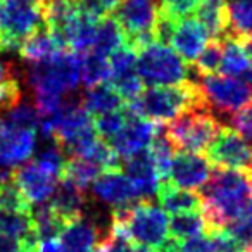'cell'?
Returning <instances> with one entry per match:
<instances>
[{
    "label": "cell",
    "instance_id": "16",
    "mask_svg": "<svg viewBox=\"0 0 252 252\" xmlns=\"http://www.w3.org/2000/svg\"><path fill=\"white\" fill-rule=\"evenodd\" d=\"M61 244L69 252H90L102 244H107L112 238L111 233H105L88 216H80L64 224L59 233Z\"/></svg>",
    "mask_w": 252,
    "mask_h": 252
},
{
    "label": "cell",
    "instance_id": "21",
    "mask_svg": "<svg viewBox=\"0 0 252 252\" xmlns=\"http://www.w3.org/2000/svg\"><path fill=\"white\" fill-rule=\"evenodd\" d=\"M57 50H63V49L57 43L54 33L50 32L47 25H42L38 30H35L32 35L23 40L18 52L26 64H33L47 59V57H50Z\"/></svg>",
    "mask_w": 252,
    "mask_h": 252
},
{
    "label": "cell",
    "instance_id": "38",
    "mask_svg": "<svg viewBox=\"0 0 252 252\" xmlns=\"http://www.w3.org/2000/svg\"><path fill=\"white\" fill-rule=\"evenodd\" d=\"M0 209L4 211H18V213H30L32 206L26 202V199L21 195L16 183L11 180L0 187Z\"/></svg>",
    "mask_w": 252,
    "mask_h": 252
},
{
    "label": "cell",
    "instance_id": "22",
    "mask_svg": "<svg viewBox=\"0 0 252 252\" xmlns=\"http://www.w3.org/2000/svg\"><path fill=\"white\" fill-rule=\"evenodd\" d=\"M197 21L206 28L207 35L223 40L228 35V2L226 0H200L195 9Z\"/></svg>",
    "mask_w": 252,
    "mask_h": 252
},
{
    "label": "cell",
    "instance_id": "49",
    "mask_svg": "<svg viewBox=\"0 0 252 252\" xmlns=\"http://www.w3.org/2000/svg\"><path fill=\"white\" fill-rule=\"evenodd\" d=\"M23 2H26V4H33V5H42V2L43 0H23Z\"/></svg>",
    "mask_w": 252,
    "mask_h": 252
},
{
    "label": "cell",
    "instance_id": "31",
    "mask_svg": "<svg viewBox=\"0 0 252 252\" xmlns=\"http://www.w3.org/2000/svg\"><path fill=\"white\" fill-rule=\"evenodd\" d=\"M252 33V0H231L228 4V35L231 38ZM224 36V38H226Z\"/></svg>",
    "mask_w": 252,
    "mask_h": 252
},
{
    "label": "cell",
    "instance_id": "45",
    "mask_svg": "<svg viewBox=\"0 0 252 252\" xmlns=\"http://www.w3.org/2000/svg\"><path fill=\"white\" fill-rule=\"evenodd\" d=\"M19 249H21L19 240L5 233H0V252H18Z\"/></svg>",
    "mask_w": 252,
    "mask_h": 252
},
{
    "label": "cell",
    "instance_id": "18",
    "mask_svg": "<svg viewBox=\"0 0 252 252\" xmlns=\"http://www.w3.org/2000/svg\"><path fill=\"white\" fill-rule=\"evenodd\" d=\"M88 192L81 190L76 183H73L69 178H59L57 187L50 197V207L52 211L64 221L76 220L83 216L85 209L88 206Z\"/></svg>",
    "mask_w": 252,
    "mask_h": 252
},
{
    "label": "cell",
    "instance_id": "36",
    "mask_svg": "<svg viewBox=\"0 0 252 252\" xmlns=\"http://www.w3.org/2000/svg\"><path fill=\"white\" fill-rule=\"evenodd\" d=\"M126 119H128V111H126V105L119 111L114 112H105L100 116H94V126L95 131L100 138L104 140H111L123 126H125Z\"/></svg>",
    "mask_w": 252,
    "mask_h": 252
},
{
    "label": "cell",
    "instance_id": "46",
    "mask_svg": "<svg viewBox=\"0 0 252 252\" xmlns=\"http://www.w3.org/2000/svg\"><path fill=\"white\" fill-rule=\"evenodd\" d=\"M235 40L240 43V47L244 49V52L247 54V57L251 59V63H252V33H251V35L240 36V38H235Z\"/></svg>",
    "mask_w": 252,
    "mask_h": 252
},
{
    "label": "cell",
    "instance_id": "30",
    "mask_svg": "<svg viewBox=\"0 0 252 252\" xmlns=\"http://www.w3.org/2000/svg\"><path fill=\"white\" fill-rule=\"evenodd\" d=\"M78 9H80L78 0H43L40 5L43 23L52 32H61L63 26L76 14Z\"/></svg>",
    "mask_w": 252,
    "mask_h": 252
},
{
    "label": "cell",
    "instance_id": "17",
    "mask_svg": "<svg viewBox=\"0 0 252 252\" xmlns=\"http://www.w3.org/2000/svg\"><path fill=\"white\" fill-rule=\"evenodd\" d=\"M121 168H125V175L133 183L135 190H137L138 197L142 200L152 199L158 193L161 180H159L158 171H156L154 161H152L149 149L140 151L131 156V158L125 159Z\"/></svg>",
    "mask_w": 252,
    "mask_h": 252
},
{
    "label": "cell",
    "instance_id": "12",
    "mask_svg": "<svg viewBox=\"0 0 252 252\" xmlns=\"http://www.w3.org/2000/svg\"><path fill=\"white\" fill-rule=\"evenodd\" d=\"M159 125L161 123L138 118V116H133L128 111V119H126L125 126L109 140V144L116 151V154L119 156V159L125 161L137 152L145 151L151 145Z\"/></svg>",
    "mask_w": 252,
    "mask_h": 252
},
{
    "label": "cell",
    "instance_id": "3",
    "mask_svg": "<svg viewBox=\"0 0 252 252\" xmlns=\"http://www.w3.org/2000/svg\"><path fill=\"white\" fill-rule=\"evenodd\" d=\"M112 230L125 235L131 244L149 249H159L169 233L168 213L152 202V199H144L126 207H118L111 211Z\"/></svg>",
    "mask_w": 252,
    "mask_h": 252
},
{
    "label": "cell",
    "instance_id": "28",
    "mask_svg": "<svg viewBox=\"0 0 252 252\" xmlns=\"http://www.w3.org/2000/svg\"><path fill=\"white\" fill-rule=\"evenodd\" d=\"M81 83L87 88L104 85L109 80V59L95 50L81 54Z\"/></svg>",
    "mask_w": 252,
    "mask_h": 252
},
{
    "label": "cell",
    "instance_id": "27",
    "mask_svg": "<svg viewBox=\"0 0 252 252\" xmlns=\"http://www.w3.org/2000/svg\"><path fill=\"white\" fill-rule=\"evenodd\" d=\"M149 152L152 156V161H154L156 171L161 182H166L169 178V169H171V162L175 158V145L171 144V140L166 135L164 128L159 125L158 131H156L154 138H152L151 145H149Z\"/></svg>",
    "mask_w": 252,
    "mask_h": 252
},
{
    "label": "cell",
    "instance_id": "34",
    "mask_svg": "<svg viewBox=\"0 0 252 252\" xmlns=\"http://www.w3.org/2000/svg\"><path fill=\"white\" fill-rule=\"evenodd\" d=\"M35 162L43 171L49 173V175L56 176V178H61L64 173V166H66V162H67V156H66V152H64L63 145L57 140H54V138H50L42 147L40 154L36 156Z\"/></svg>",
    "mask_w": 252,
    "mask_h": 252
},
{
    "label": "cell",
    "instance_id": "29",
    "mask_svg": "<svg viewBox=\"0 0 252 252\" xmlns=\"http://www.w3.org/2000/svg\"><path fill=\"white\" fill-rule=\"evenodd\" d=\"M169 233L175 240H187L200 235H209V228L202 213H180L173 214L169 221Z\"/></svg>",
    "mask_w": 252,
    "mask_h": 252
},
{
    "label": "cell",
    "instance_id": "32",
    "mask_svg": "<svg viewBox=\"0 0 252 252\" xmlns=\"http://www.w3.org/2000/svg\"><path fill=\"white\" fill-rule=\"evenodd\" d=\"M102 168L95 162H92L90 159L85 158H67V162L64 166V178H69L73 183H76L81 190L88 192L94 183V180L100 175ZM61 176V178H63Z\"/></svg>",
    "mask_w": 252,
    "mask_h": 252
},
{
    "label": "cell",
    "instance_id": "4",
    "mask_svg": "<svg viewBox=\"0 0 252 252\" xmlns=\"http://www.w3.org/2000/svg\"><path fill=\"white\" fill-rule=\"evenodd\" d=\"M80 74L81 54L69 49L57 50L47 59L26 67V81L32 87L33 97H64L66 94H74L80 87Z\"/></svg>",
    "mask_w": 252,
    "mask_h": 252
},
{
    "label": "cell",
    "instance_id": "8",
    "mask_svg": "<svg viewBox=\"0 0 252 252\" xmlns=\"http://www.w3.org/2000/svg\"><path fill=\"white\" fill-rule=\"evenodd\" d=\"M43 16L38 5L23 0H2L0 5V52H18L23 40L38 30Z\"/></svg>",
    "mask_w": 252,
    "mask_h": 252
},
{
    "label": "cell",
    "instance_id": "5",
    "mask_svg": "<svg viewBox=\"0 0 252 252\" xmlns=\"http://www.w3.org/2000/svg\"><path fill=\"white\" fill-rule=\"evenodd\" d=\"M137 73L149 87H173L189 81L190 67L168 45L152 42L137 52Z\"/></svg>",
    "mask_w": 252,
    "mask_h": 252
},
{
    "label": "cell",
    "instance_id": "42",
    "mask_svg": "<svg viewBox=\"0 0 252 252\" xmlns=\"http://www.w3.org/2000/svg\"><path fill=\"white\" fill-rule=\"evenodd\" d=\"M109 251L111 252H158L154 249L142 247V245H133L125 235L112 230V238L109 240Z\"/></svg>",
    "mask_w": 252,
    "mask_h": 252
},
{
    "label": "cell",
    "instance_id": "9",
    "mask_svg": "<svg viewBox=\"0 0 252 252\" xmlns=\"http://www.w3.org/2000/svg\"><path fill=\"white\" fill-rule=\"evenodd\" d=\"M161 0H123L114 18L125 33V45L138 52L154 42V25L159 16Z\"/></svg>",
    "mask_w": 252,
    "mask_h": 252
},
{
    "label": "cell",
    "instance_id": "6",
    "mask_svg": "<svg viewBox=\"0 0 252 252\" xmlns=\"http://www.w3.org/2000/svg\"><path fill=\"white\" fill-rule=\"evenodd\" d=\"M223 126L213 112L190 111L169 121L164 131L175 149L199 154L207 151Z\"/></svg>",
    "mask_w": 252,
    "mask_h": 252
},
{
    "label": "cell",
    "instance_id": "10",
    "mask_svg": "<svg viewBox=\"0 0 252 252\" xmlns=\"http://www.w3.org/2000/svg\"><path fill=\"white\" fill-rule=\"evenodd\" d=\"M207 159L214 168L252 169V145L230 126H223L207 147Z\"/></svg>",
    "mask_w": 252,
    "mask_h": 252
},
{
    "label": "cell",
    "instance_id": "1",
    "mask_svg": "<svg viewBox=\"0 0 252 252\" xmlns=\"http://www.w3.org/2000/svg\"><path fill=\"white\" fill-rule=\"evenodd\" d=\"M199 197L209 235L223 231L235 221L252 218V180L244 169L213 168Z\"/></svg>",
    "mask_w": 252,
    "mask_h": 252
},
{
    "label": "cell",
    "instance_id": "33",
    "mask_svg": "<svg viewBox=\"0 0 252 252\" xmlns=\"http://www.w3.org/2000/svg\"><path fill=\"white\" fill-rule=\"evenodd\" d=\"M0 121L12 128H19V130L36 131L40 123V112L36 111L35 105L23 98L11 109H7L4 114H0Z\"/></svg>",
    "mask_w": 252,
    "mask_h": 252
},
{
    "label": "cell",
    "instance_id": "50",
    "mask_svg": "<svg viewBox=\"0 0 252 252\" xmlns=\"http://www.w3.org/2000/svg\"><path fill=\"white\" fill-rule=\"evenodd\" d=\"M249 175H251V180H252V169H249Z\"/></svg>",
    "mask_w": 252,
    "mask_h": 252
},
{
    "label": "cell",
    "instance_id": "15",
    "mask_svg": "<svg viewBox=\"0 0 252 252\" xmlns=\"http://www.w3.org/2000/svg\"><path fill=\"white\" fill-rule=\"evenodd\" d=\"M36 145L33 130H19L0 121V168L14 169L28 162Z\"/></svg>",
    "mask_w": 252,
    "mask_h": 252
},
{
    "label": "cell",
    "instance_id": "14",
    "mask_svg": "<svg viewBox=\"0 0 252 252\" xmlns=\"http://www.w3.org/2000/svg\"><path fill=\"white\" fill-rule=\"evenodd\" d=\"M213 168L214 166L209 162V159L204 156L180 151L173 158L169 178L166 182H171L178 189L195 190L211 178Z\"/></svg>",
    "mask_w": 252,
    "mask_h": 252
},
{
    "label": "cell",
    "instance_id": "2",
    "mask_svg": "<svg viewBox=\"0 0 252 252\" xmlns=\"http://www.w3.org/2000/svg\"><path fill=\"white\" fill-rule=\"evenodd\" d=\"M133 116L154 123H169L190 111H209L202 90L195 81L173 87H151L126 104Z\"/></svg>",
    "mask_w": 252,
    "mask_h": 252
},
{
    "label": "cell",
    "instance_id": "35",
    "mask_svg": "<svg viewBox=\"0 0 252 252\" xmlns=\"http://www.w3.org/2000/svg\"><path fill=\"white\" fill-rule=\"evenodd\" d=\"M221 57H223V43L221 40L213 38L202 52L197 56V59L192 63V71L197 78L209 76V74H216V71L221 66Z\"/></svg>",
    "mask_w": 252,
    "mask_h": 252
},
{
    "label": "cell",
    "instance_id": "39",
    "mask_svg": "<svg viewBox=\"0 0 252 252\" xmlns=\"http://www.w3.org/2000/svg\"><path fill=\"white\" fill-rule=\"evenodd\" d=\"M228 123H230V128H233L240 137H244L249 144H252V102L238 112H235L228 119Z\"/></svg>",
    "mask_w": 252,
    "mask_h": 252
},
{
    "label": "cell",
    "instance_id": "48",
    "mask_svg": "<svg viewBox=\"0 0 252 252\" xmlns=\"http://www.w3.org/2000/svg\"><path fill=\"white\" fill-rule=\"evenodd\" d=\"M244 76H245V81H247V83H249V85H251V87H252V67H251V69L247 71V73L244 74Z\"/></svg>",
    "mask_w": 252,
    "mask_h": 252
},
{
    "label": "cell",
    "instance_id": "13",
    "mask_svg": "<svg viewBox=\"0 0 252 252\" xmlns=\"http://www.w3.org/2000/svg\"><path fill=\"white\" fill-rule=\"evenodd\" d=\"M57 180L59 178L43 171L36 162H25L12 169V182L30 206L50 200L57 187Z\"/></svg>",
    "mask_w": 252,
    "mask_h": 252
},
{
    "label": "cell",
    "instance_id": "26",
    "mask_svg": "<svg viewBox=\"0 0 252 252\" xmlns=\"http://www.w3.org/2000/svg\"><path fill=\"white\" fill-rule=\"evenodd\" d=\"M223 43V57H221V73L224 76H244L249 69L252 67L251 59L247 57V54L244 52V49L240 47V43L231 36L221 40Z\"/></svg>",
    "mask_w": 252,
    "mask_h": 252
},
{
    "label": "cell",
    "instance_id": "24",
    "mask_svg": "<svg viewBox=\"0 0 252 252\" xmlns=\"http://www.w3.org/2000/svg\"><path fill=\"white\" fill-rule=\"evenodd\" d=\"M123 45H125V33L114 16H104L98 19L92 50H95L100 56L109 57Z\"/></svg>",
    "mask_w": 252,
    "mask_h": 252
},
{
    "label": "cell",
    "instance_id": "11",
    "mask_svg": "<svg viewBox=\"0 0 252 252\" xmlns=\"http://www.w3.org/2000/svg\"><path fill=\"white\" fill-rule=\"evenodd\" d=\"M95 200L112 209L126 207L142 200L130 178L121 169H102L90 187Z\"/></svg>",
    "mask_w": 252,
    "mask_h": 252
},
{
    "label": "cell",
    "instance_id": "23",
    "mask_svg": "<svg viewBox=\"0 0 252 252\" xmlns=\"http://www.w3.org/2000/svg\"><path fill=\"white\" fill-rule=\"evenodd\" d=\"M83 107L92 116H100L105 112H114L125 107V98L111 87V85H98V87L88 88L87 94L81 97Z\"/></svg>",
    "mask_w": 252,
    "mask_h": 252
},
{
    "label": "cell",
    "instance_id": "25",
    "mask_svg": "<svg viewBox=\"0 0 252 252\" xmlns=\"http://www.w3.org/2000/svg\"><path fill=\"white\" fill-rule=\"evenodd\" d=\"M33 230H35L36 240H45V238H57L61 230L64 228V221L52 211L49 202L35 204L30 209Z\"/></svg>",
    "mask_w": 252,
    "mask_h": 252
},
{
    "label": "cell",
    "instance_id": "40",
    "mask_svg": "<svg viewBox=\"0 0 252 252\" xmlns=\"http://www.w3.org/2000/svg\"><path fill=\"white\" fill-rule=\"evenodd\" d=\"M80 7L94 18L100 19L104 16L114 14V11L123 4V0H78Z\"/></svg>",
    "mask_w": 252,
    "mask_h": 252
},
{
    "label": "cell",
    "instance_id": "20",
    "mask_svg": "<svg viewBox=\"0 0 252 252\" xmlns=\"http://www.w3.org/2000/svg\"><path fill=\"white\" fill-rule=\"evenodd\" d=\"M158 199L161 207L166 213L180 214V213H200V200L199 193L192 190L178 189L171 182H161L158 189Z\"/></svg>",
    "mask_w": 252,
    "mask_h": 252
},
{
    "label": "cell",
    "instance_id": "41",
    "mask_svg": "<svg viewBox=\"0 0 252 252\" xmlns=\"http://www.w3.org/2000/svg\"><path fill=\"white\" fill-rule=\"evenodd\" d=\"M178 252H218V247L213 235H200L187 240H178Z\"/></svg>",
    "mask_w": 252,
    "mask_h": 252
},
{
    "label": "cell",
    "instance_id": "47",
    "mask_svg": "<svg viewBox=\"0 0 252 252\" xmlns=\"http://www.w3.org/2000/svg\"><path fill=\"white\" fill-rule=\"evenodd\" d=\"M90 252H111V251H109V242H107V244L98 245V247H95L94 251H90Z\"/></svg>",
    "mask_w": 252,
    "mask_h": 252
},
{
    "label": "cell",
    "instance_id": "51",
    "mask_svg": "<svg viewBox=\"0 0 252 252\" xmlns=\"http://www.w3.org/2000/svg\"><path fill=\"white\" fill-rule=\"evenodd\" d=\"M0 2H2V0H0Z\"/></svg>",
    "mask_w": 252,
    "mask_h": 252
},
{
    "label": "cell",
    "instance_id": "19",
    "mask_svg": "<svg viewBox=\"0 0 252 252\" xmlns=\"http://www.w3.org/2000/svg\"><path fill=\"white\" fill-rule=\"evenodd\" d=\"M207 38H209V35H207L206 28L197 19L187 18L175 26V32H173L169 43L173 45V50L185 63L192 64L206 47Z\"/></svg>",
    "mask_w": 252,
    "mask_h": 252
},
{
    "label": "cell",
    "instance_id": "37",
    "mask_svg": "<svg viewBox=\"0 0 252 252\" xmlns=\"http://www.w3.org/2000/svg\"><path fill=\"white\" fill-rule=\"evenodd\" d=\"M199 4L200 0H161L159 12L171 19L173 23H180L189 18L190 14H193Z\"/></svg>",
    "mask_w": 252,
    "mask_h": 252
},
{
    "label": "cell",
    "instance_id": "44",
    "mask_svg": "<svg viewBox=\"0 0 252 252\" xmlns=\"http://www.w3.org/2000/svg\"><path fill=\"white\" fill-rule=\"evenodd\" d=\"M14 80H19L18 74H16L14 64L0 59V85H5V83H9V81H14Z\"/></svg>",
    "mask_w": 252,
    "mask_h": 252
},
{
    "label": "cell",
    "instance_id": "7",
    "mask_svg": "<svg viewBox=\"0 0 252 252\" xmlns=\"http://www.w3.org/2000/svg\"><path fill=\"white\" fill-rule=\"evenodd\" d=\"M204 100L214 116L230 119L235 112L244 109L252 102V87L247 81L224 74H209L199 78Z\"/></svg>",
    "mask_w": 252,
    "mask_h": 252
},
{
    "label": "cell",
    "instance_id": "43",
    "mask_svg": "<svg viewBox=\"0 0 252 252\" xmlns=\"http://www.w3.org/2000/svg\"><path fill=\"white\" fill-rule=\"evenodd\" d=\"M35 251L36 252H69L63 244H61V240H57V238H45V240H38L36 242Z\"/></svg>",
    "mask_w": 252,
    "mask_h": 252
}]
</instances>
